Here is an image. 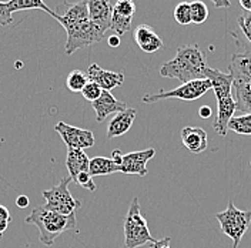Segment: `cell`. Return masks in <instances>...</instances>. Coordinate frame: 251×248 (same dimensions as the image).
<instances>
[{
	"label": "cell",
	"mask_w": 251,
	"mask_h": 248,
	"mask_svg": "<svg viewBox=\"0 0 251 248\" xmlns=\"http://www.w3.org/2000/svg\"><path fill=\"white\" fill-rule=\"evenodd\" d=\"M89 173L92 177L96 175H109L113 173H120V167L107 157H94L90 160Z\"/></svg>",
	"instance_id": "44dd1931"
},
{
	"label": "cell",
	"mask_w": 251,
	"mask_h": 248,
	"mask_svg": "<svg viewBox=\"0 0 251 248\" xmlns=\"http://www.w3.org/2000/svg\"><path fill=\"white\" fill-rule=\"evenodd\" d=\"M103 93V89L99 86V84H96L93 81H89L86 86H84V89L81 90V94H83V97L87 100V101H96L100 96Z\"/></svg>",
	"instance_id": "83f0119b"
},
{
	"label": "cell",
	"mask_w": 251,
	"mask_h": 248,
	"mask_svg": "<svg viewBox=\"0 0 251 248\" xmlns=\"http://www.w3.org/2000/svg\"><path fill=\"white\" fill-rule=\"evenodd\" d=\"M240 6L246 10V12H251V0H238Z\"/></svg>",
	"instance_id": "f35d334b"
},
{
	"label": "cell",
	"mask_w": 251,
	"mask_h": 248,
	"mask_svg": "<svg viewBox=\"0 0 251 248\" xmlns=\"http://www.w3.org/2000/svg\"><path fill=\"white\" fill-rule=\"evenodd\" d=\"M29 197L27 196H19L17 198H16V205L19 207V208H26V207H29Z\"/></svg>",
	"instance_id": "836d02e7"
},
{
	"label": "cell",
	"mask_w": 251,
	"mask_h": 248,
	"mask_svg": "<svg viewBox=\"0 0 251 248\" xmlns=\"http://www.w3.org/2000/svg\"><path fill=\"white\" fill-rule=\"evenodd\" d=\"M57 22L67 33V40L64 45V51L67 56L73 54L76 50L101 42L106 34V31L97 27L90 20L84 0L67 4L64 15H59Z\"/></svg>",
	"instance_id": "6da1fadb"
},
{
	"label": "cell",
	"mask_w": 251,
	"mask_h": 248,
	"mask_svg": "<svg viewBox=\"0 0 251 248\" xmlns=\"http://www.w3.org/2000/svg\"><path fill=\"white\" fill-rule=\"evenodd\" d=\"M170 244H172V238L170 237H166V238L156 240L154 243H151L150 248H170Z\"/></svg>",
	"instance_id": "d6a6232c"
},
{
	"label": "cell",
	"mask_w": 251,
	"mask_h": 248,
	"mask_svg": "<svg viewBox=\"0 0 251 248\" xmlns=\"http://www.w3.org/2000/svg\"><path fill=\"white\" fill-rule=\"evenodd\" d=\"M134 42L144 53H156L163 45V40L149 25H140L134 30Z\"/></svg>",
	"instance_id": "2e32d148"
},
{
	"label": "cell",
	"mask_w": 251,
	"mask_h": 248,
	"mask_svg": "<svg viewBox=\"0 0 251 248\" xmlns=\"http://www.w3.org/2000/svg\"><path fill=\"white\" fill-rule=\"evenodd\" d=\"M13 13L7 7V1H0V26H9L13 23Z\"/></svg>",
	"instance_id": "4dcf8cb0"
},
{
	"label": "cell",
	"mask_w": 251,
	"mask_h": 248,
	"mask_svg": "<svg viewBox=\"0 0 251 248\" xmlns=\"http://www.w3.org/2000/svg\"><path fill=\"white\" fill-rule=\"evenodd\" d=\"M70 183H72L70 175H66L60 180V183L57 186H53L49 190H45L42 193V196L45 198L43 207L46 210L59 213L63 216H70V214L76 213V210L81 204L72 196V193L69 190Z\"/></svg>",
	"instance_id": "8992f818"
},
{
	"label": "cell",
	"mask_w": 251,
	"mask_h": 248,
	"mask_svg": "<svg viewBox=\"0 0 251 248\" xmlns=\"http://www.w3.org/2000/svg\"><path fill=\"white\" fill-rule=\"evenodd\" d=\"M217 9H227L231 6V0H211Z\"/></svg>",
	"instance_id": "8d00e7d4"
},
{
	"label": "cell",
	"mask_w": 251,
	"mask_h": 248,
	"mask_svg": "<svg viewBox=\"0 0 251 248\" xmlns=\"http://www.w3.org/2000/svg\"><path fill=\"white\" fill-rule=\"evenodd\" d=\"M136 114L137 111L134 109H126L114 114V117L110 120L107 125V139H114V137H120L126 134L134 123Z\"/></svg>",
	"instance_id": "e0dca14e"
},
{
	"label": "cell",
	"mask_w": 251,
	"mask_h": 248,
	"mask_svg": "<svg viewBox=\"0 0 251 248\" xmlns=\"http://www.w3.org/2000/svg\"><path fill=\"white\" fill-rule=\"evenodd\" d=\"M10 221H12V214H10V211L7 210V207H4V205L0 204V240L3 238V234L7 230Z\"/></svg>",
	"instance_id": "f546056e"
},
{
	"label": "cell",
	"mask_w": 251,
	"mask_h": 248,
	"mask_svg": "<svg viewBox=\"0 0 251 248\" xmlns=\"http://www.w3.org/2000/svg\"><path fill=\"white\" fill-rule=\"evenodd\" d=\"M89 83L87 73L81 72V70H73L66 80V86L70 92L73 93H81V90L84 89V86Z\"/></svg>",
	"instance_id": "7402d4cb"
},
{
	"label": "cell",
	"mask_w": 251,
	"mask_h": 248,
	"mask_svg": "<svg viewBox=\"0 0 251 248\" xmlns=\"http://www.w3.org/2000/svg\"><path fill=\"white\" fill-rule=\"evenodd\" d=\"M136 3L134 0H117L113 4V13L127 19H133V16L136 15Z\"/></svg>",
	"instance_id": "cb8c5ba5"
},
{
	"label": "cell",
	"mask_w": 251,
	"mask_h": 248,
	"mask_svg": "<svg viewBox=\"0 0 251 248\" xmlns=\"http://www.w3.org/2000/svg\"><path fill=\"white\" fill-rule=\"evenodd\" d=\"M244 34H246V37L249 39V42L251 43V34H250V33H244Z\"/></svg>",
	"instance_id": "ab89813d"
},
{
	"label": "cell",
	"mask_w": 251,
	"mask_h": 248,
	"mask_svg": "<svg viewBox=\"0 0 251 248\" xmlns=\"http://www.w3.org/2000/svg\"><path fill=\"white\" fill-rule=\"evenodd\" d=\"M111 160H113L119 167H120L122 160H123V154H122V151H120V150H117V149H116V150H113V151H111Z\"/></svg>",
	"instance_id": "e575fe53"
},
{
	"label": "cell",
	"mask_w": 251,
	"mask_h": 248,
	"mask_svg": "<svg viewBox=\"0 0 251 248\" xmlns=\"http://www.w3.org/2000/svg\"><path fill=\"white\" fill-rule=\"evenodd\" d=\"M154 241L156 238L150 234L146 218L141 216L140 202L137 197H134L130 202L127 216L125 218V247L123 248H139Z\"/></svg>",
	"instance_id": "277c9868"
},
{
	"label": "cell",
	"mask_w": 251,
	"mask_h": 248,
	"mask_svg": "<svg viewBox=\"0 0 251 248\" xmlns=\"http://www.w3.org/2000/svg\"><path fill=\"white\" fill-rule=\"evenodd\" d=\"M237 22H238L240 29H241L243 33H250L251 34V12H247L246 15L238 16Z\"/></svg>",
	"instance_id": "1f68e13d"
},
{
	"label": "cell",
	"mask_w": 251,
	"mask_h": 248,
	"mask_svg": "<svg viewBox=\"0 0 251 248\" xmlns=\"http://www.w3.org/2000/svg\"><path fill=\"white\" fill-rule=\"evenodd\" d=\"M56 131L60 134L63 143L67 146V149L86 150V149L93 147L96 143L94 134L90 130L78 128V127L63 123V122H59L56 124Z\"/></svg>",
	"instance_id": "ba28073f"
},
{
	"label": "cell",
	"mask_w": 251,
	"mask_h": 248,
	"mask_svg": "<svg viewBox=\"0 0 251 248\" xmlns=\"http://www.w3.org/2000/svg\"><path fill=\"white\" fill-rule=\"evenodd\" d=\"M26 224L36 225L39 228V240L43 246L51 247L57 237L64 231H76L77 230V218L76 213L70 216H63L59 213L46 210L43 205L36 207L25 220Z\"/></svg>",
	"instance_id": "3957f363"
},
{
	"label": "cell",
	"mask_w": 251,
	"mask_h": 248,
	"mask_svg": "<svg viewBox=\"0 0 251 248\" xmlns=\"http://www.w3.org/2000/svg\"><path fill=\"white\" fill-rule=\"evenodd\" d=\"M156 150L154 149H147L141 151H131L123 154V160L120 164V173L127 175H147V163L154 157Z\"/></svg>",
	"instance_id": "9c48e42d"
},
{
	"label": "cell",
	"mask_w": 251,
	"mask_h": 248,
	"mask_svg": "<svg viewBox=\"0 0 251 248\" xmlns=\"http://www.w3.org/2000/svg\"><path fill=\"white\" fill-rule=\"evenodd\" d=\"M174 20L181 25V26H188L191 25V10H190V3L187 1H181L176 6L174 9Z\"/></svg>",
	"instance_id": "4316f807"
},
{
	"label": "cell",
	"mask_w": 251,
	"mask_h": 248,
	"mask_svg": "<svg viewBox=\"0 0 251 248\" xmlns=\"http://www.w3.org/2000/svg\"><path fill=\"white\" fill-rule=\"evenodd\" d=\"M131 20L133 19H127L122 16L111 15V23H110V30L114 31V34L117 36H123L126 33L131 30Z\"/></svg>",
	"instance_id": "d4e9b609"
},
{
	"label": "cell",
	"mask_w": 251,
	"mask_h": 248,
	"mask_svg": "<svg viewBox=\"0 0 251 248\" xmlns=\"http://www.w3.org/2000/svg\"><path fill=\"white\" fill-rule=\"evenodd\" d=\"M73 183H76L77 186L83 187V188H86V190H89V191H96V188H97L96 184H94L93 177L90 175V173H89V171L80 173Z\"/></svg>",
	"instance_id": "f1b7e54d"
},
{
	"label": "cell",
	"mask_w": 251,
	"mask_h": 248,
	"mask_svg": "<svg viewBox=\"0 0 251 248\" xmlns=\"http://www.w3.org/2000/svg\"><path fill=\"white\" fill-rule=\"evenodd\" d=\"M92 107L96 111L97 123H103L110 114H117V113L127 109V104H126L125 101L117 100L110 92L103 90L101 96L96 101L92 103Z\"/></svg>",
	"instance_id": "7c38bea8"
},
{
	"label": "cell",
	"mask_w": 251,
	"mask_h": 248,
	"mask_svg": "<svg viewBox=\"0 0 251 248\" xmlns=\"http://www.w3.org/2000/svg\"><path fill=\"white\" fill-rule=\"evenodd\" d=\"M107 42H109L110 47H119L120 46V36L113 34V36H110L109 39H107Z\"/></svg>",
	"instance_id": "74e56055"
},
{
	"label": "cell",
	"mask_w": 251,
	"mask_h": 248,
	"mask_svg": "<svg viewBox=\"0 0 251 248\" xmlns=\"http://www.w3.org/2000/svg\"><path fill=\"white\" fill-rule=\"evenodd\" d=\"M205 53L199 45H187L178 47L174 59L160 67V74L163 77L177 78L184 84L193 80L205 78Z\"/></svg>",
	"instance_id": "7a4b0ae2"
},
{
	"label": "cell",
	"mask_w": 251,
	"mask_h": 248,
	"mask_svg": "<svg viewBox=\"0 0 251 248\" xmlns=\"http://www.w3.org/2000/svg\"><path fill=\"white\" fill-rule=\"evenodd\" d=\"M233 83L251 84V56L247 53H235L228 63Z\"/></svg>",
	"instance_id": "9a60e30c"
},
{
	"label": "cell",
	"mask_w": 251,
	"mask_h": 248,
	"mask_svg": "<svg viewBox=\"0 0 251 248\" xmlns=\"http://www.w3.org/2000/svg\"><path fill=\"white\" fill-rule=\"evenodd\" d=\"M199 116H200V119H210L211 117V109L208 107V106H201L200 110H199Z\"/></svg>",
	"instance_id": "d590c367"
},
{
	"label": "cell",
	"mask_w": 251,
	"mask_h": 248,
	"mask_svg": "<svg viewBox=\"0 0 251 248\" xmlns=\"http://www.w3.org/2000/svg\"><path fill=\"white\" fill-rule=\"evenodd\" d=\"M183 146L193 154H200L208 147V134L201 127L187 125L181 130Z\"/></svg>",
	"instance_id": "5bb4252c"
},
{
	"label": "cell",
	"mask_w": 251,
	"mask_h": 248,
	"mask_svg": "<svg viewBox=\"0 0 251 248\" xmlns=\"http://www.w3.org/2000/svg\"><path fill=\"white\" fill-rule=\"evenodd\" d=\"M235 94V111L251 114V84L233 83Z\"/></svg>",
	"instance_id": "ffe728a7"
},
{
	"label": "cell",
	"mask_w": 251,
	"mask_h": 248,
	"mask_svg": "<svg viewBox=\"0 0 251 248\" xmlns=\"http://www.w3.org/2000/svg\"><path fill=\"white\" fill-rule=\"evenodd\" d=\"M190 10H191V23L201 25L208 19V9L200 0L190 3Z\"/></svg>",
	"instance_id": "484cf974"
},
{
	"label": "cell",
	"mask_w": 251,
	"mask_h": 248,
	"mask_svg": "<svg viewBox=\"0 0 251 248\" xmlns=\"http://www.w3.org/2000/svg\"><path fill=\"white\" fill-rule=\"evenodd\" d=\"M228 130L237 134L251 136V114H241L233 117L228 123Z\"/></svg>",
	"instance_id": "603a6c76"
},
{
	"label": "cell",
	"mask_w": 251,
	"mask_h": 248,
	"mask_svg": "<svg viewBox=\"0 0 251 248\" xmlns=\"http://www.w3.org/2000/svg\"><path fill=\"white\" fill-rule=\"evenodd\" d=\"M221 231L233 241V248L238 247L241 238L247 233L251 224V210H238L234 202L230 201L227 208L216 214Z\"/></svg>",
	"instance_id": "5b68a950"
},
{
	"label": "cell",
	"mask_w": 251,
	"mask_h": 248,
	"mask_svg": "<svg viewBox=\"0 0 251 248\" xmlns=\"http://www.w3.org/2000/svg\"><path fill=\"white\" fill-rule=\"evenodd\" d=\"M90 166V158L84 153V150H75V149H67L66 155V167L69 170V175L72 181L76 180L80 173L89 171Z\"/></svg>",
	"instance_id": "ac0fdd59"
},
{
	"label": "cell",
	"mask_w": 251,
	"mask_h": 248,
	"mask_svg": "<svg viewBox=\"0 0 251 248\" xmlns=\"http://www.w3.org/2000/svg\"><path fill=\"white\" fill-rule=\"evenodd\" d=\"M235 100L231 94L223 96L217 99V119L213 124L216 133L220 136H226L228 131V123L234 117Z\"/></svg>",
	"instance_id": "4fadbf2b"
},
{
	"label": "cell",
	"mask_w": 251,
	"mask_h": 248,
	"mask_svg": "<svg viewBox=\"0 0 251 248\" xmlns=\"http://www.w3.org/2000/svg\"><path fill=\"white\" fill-rule=\"evenodd\" d=\"M7 7L12 13L15 12H20V10H33V9H39L43 10L49 15L51 16L53 19L57 20L59 13H56L54 10H51L43 0H9L7 1Z\"/></svg>",
	"instance_id": "d6986e66"
},
{
	"label": "cell",
	"mask_w": 251,
	"mask_h": 248,
	"mask_svg": "<svg viewBox=\"0 0 251 248\" xmlns=\"http://www.w3.org/2000/svg\"><path fill=\"white\" fill-rule=\"evenodd\" d=\"M211 89V81L208 78H200V80H193L184 83L173 90H160L156 94H144L143 97V103L146 104H151L160 100H167V99H178V100H184V101H193L200 99L204 93H207Z\"/></svg>",
	"instance_id": "52a82bcc"
},
{
	"label": "cell",
	"mask_w": 251,
	"mask_h": 248,
	"mask_svg": "<svg viewBox=\"0 0 251 248\" xmlns=\"http://www.w3.org/2000/svg\"><path fill=\"white\" fill-rule=\"evenodd\" d=\"M86 73H87L89 81L99 84L106 92H111L113 89L120 87L125 83L123 72H111V70L101 69L97 63H92Z\"/></svg>",
	"instance_id": "30bf717a"
},
{
	"label": "cell",
	"mask_w": 251,
	"mask_h": 248,
	"mask_svg": "<svg viewBox=\"0 0 251 248\" xmlns=\"http://www.w3.org/2000/svg\"><path fill=\"white\" fill-rule=\"evenodd\" d=\"M87 6L89 17L97 27L103 31L110 30L111 15H113V4L110 0H84Z\"/></svg>",
	"instance_id": "8fae6325"
}]
</instances>
